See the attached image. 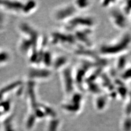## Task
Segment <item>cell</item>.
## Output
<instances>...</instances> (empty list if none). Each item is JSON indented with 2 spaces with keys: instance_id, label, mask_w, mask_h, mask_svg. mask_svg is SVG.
<instances>
[{
  "instance_id": "cell-1",
  "label": "cell",
  "mask_w": 131,
  "mask_h": 131,
  "mask_svg": "<svg viewBox=\"0 0 131 131\" xmlns=\"http://www.w3.org/2000/svg\"><path fill=\"white\" fill-rule=\"evenodd\" d=\"M0 4L4 6L7 8L14 10H22V8L24 7L22 4H20L19 2H12V1H0Z\"/></svg>"
},
{
  "instance_id": "cell-2",
  "label": "cell",
  "mask_w": 131,
  "mask_h": 131,
  "mask_svg": "<svg viewBox=\"0 0 131 131\" xmlns=\"http://www.w3.org/2000/svg\"><path fill=\"white\" fill-rule=\"evenodd\" d=\"M58 124V121L55 120L52 121L49 124V131H56Z\"/></svg>"
},
{
  "instance_id": "cell-3",
  "label": "cell",
  "mask_w": 131,
  "mask_h": 131,
  "mask_svg": "<svg viewBox=\"0 0 131 131\" xmlns=\"http://www.w3.org/2000/svg\"><path fill=\"white\" fill-rule=\"evenodd\" d=\"M34 119H35V117L33 115H31L28 118V123H27V127H28V128H31L32 127L33 124H34Z\"/></svg>"
},
{
  "instance_id": "cell-4",
  "label": "cell",
  "mask_w": 131,
  "mask_h": 131,
  "mask_svg": "<svg viewBox=\"0 0 131 131\" xmlns=\"http://www.w3.org/2000/svg\"><path fill=\"white\" fill-rule=\"evenodd\" d=\"M6 130V131H14V130L12 129V128L10 124H8L7 125V128Z\"/></svg>"
},
{
  "instance_id": "cell-5",
  "label": "cell",
  "mask_w": 131,
  "mask_h": 131,
  "mask_svg": "<svg viewBox=\"0 0 131 131\" xmlns=\"http://www.w3.org/2000/svg\"><path fill=\"white\" fill-rule=\"evenodd\" d=\"M3 21V16L1 14H0V23H1Z\"/></svg>"
},
{
  "instance_id": "cell-6",
  "label": "cell",
  "mask_w": 131,
  "mask_h": 131,
  "mask_svg": "<svg viewBox=\"0 0 131 131\" xmlns=\"http://www.w3.org/2000/svg\"><path fill=\"white\" fill-rule=\"evenodd\" d=\"M0 28H1V26H0Z\"/></svg>"
}]
</instances>
